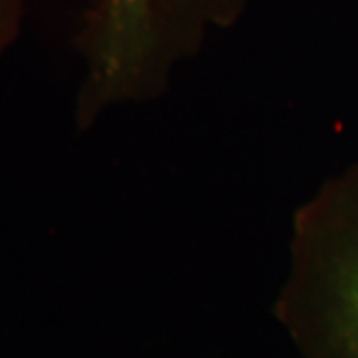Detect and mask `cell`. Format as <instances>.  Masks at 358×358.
<instances>
[{
  "label": "cell",
  "instance_id": "cell-1",
  "mask_svg": "<svg viewBox=\"0 0 358 358\" xmlns=\"http://www.w3.org/2000/svg\"><path fill=\"white\" fill-rule=\"evenodd\" d=\"M273 310L299 358H358V162L296 209Z\"/></svg>",
  "mask_w": 358,
  "mask_h": 358
},
{
  "label": "cell",
  "instance_id": "cell-2",
  "mask_svg": "<svg viewBox=\"0 0 358 358\" xmlns=\"http://www.w3.org/2000/svg\"><path fill=\"white\" fill-rule=\"evenodd\" d=\"M253 0H94L80 46L78 122L90 126L126 102L157 94L207 36L233 26Z\"/></svg>",
  "mask_w": 358,
  "mask_h": 358
},
{
  "label": "cell",
  "instance_id": "cell-3",
  "mask_svg": "<svg viewBox=\"0 0 358 358\" xmlns=\"http://www.w3.org/2000/svg\"><path fill=\"white\" fill-rule=\"evenodd\" d=\"M22 14L24 0H0V58L18 36Z\"/></svg>",
  "mask_w": 358,
  "mask_h": 358
}]
</instances>
